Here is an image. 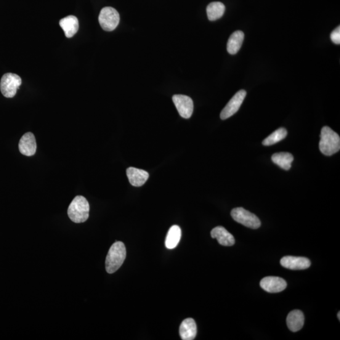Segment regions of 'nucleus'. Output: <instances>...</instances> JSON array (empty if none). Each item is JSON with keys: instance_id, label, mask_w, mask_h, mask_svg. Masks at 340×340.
<instances>
[{"instance_id": "nucleus-1", "label": "nucleus", "mask_w": 340, "mask_h": 340, "mask_svg": "<svg viewBox=\"0 0 340 340\" xmlns=\"http://www.w3.org/2000/svg\"><path fill=\"white\" fill-rule=\"evenodd\" d=\"M320 150L325 156H332L340 150L339 135L328 126L323 127L320 134Z\"/></svg>"}, {"instance_id": "nucleus-2", "label": "nucleus", "mask_w": 340, "mask_h": 340, "mask_svg": "<svg viewBox=\"0 0 340 340\" xmlns=\"http://www.w3.org/2000/svg\"><path fill=\"white\" fill-rule=\"evenodd\" d=\"M126 258V248L121 241H116L110 247L106 258L105 268L108 273H114L122 266Z\"/></svg>"}, {"instance_id": "nucleus-3", "label": "nucleus", "mask_w": 340, "mask_h": 340, "mask_svg": "<svg viewBox=\"0 0 340 340\" xmlns=\"http://www.w3.org/2000/svg\"><path fill=\"white\" fill-rule=\"evenodd\" d=\"M90 206L89 202L83 196H76L68 209L70 219L75 223L84 222L89 217Z\"/></svg>"}, {"instance_id": "nucleus-4", "label": "nucleus", "mask_w": 340, "mask_h": 340, "mask_svg": "<svg viewBox=\"0 0 340 340\" xmlns=\"http://www.w3.org/2000/svg\"><path fill=\"white\" fill-rule=\"evenodd\" d=\"M231 215L235 221L251 229H258L261 225V221L256 215L242 207L233 209Z\"/></svg>"}, {"instance_id": "nucleus-5", "label": "nucleus", "mask_w": 340, "mask_h": 340, "mask_svg": "<svg viewBox=\"0 0 340 340\" xmlns=\"http://www.w3.org/2000/svg\"><path fill=\"white\" fill-rule=\"evenodd\" d=\"M22 84V79L17 74L6 73L2 76L0 82V90L4 97L13 98L17 94V90Z\"/></svg>"}, {"instance_id": "nucleus-6", "label": "nucleus", "mask_w": 340, "mask_h": 340, "mask_svg": "<svg viewBox=\"0 0 340 340\" xmlns=\"http://www.w3.org/2000/svg\"><path fill=\"white\" fill-rule=\"evenodd\" d=\"M100 25L105 31L115 30L120 22V15L112 7H104L101 10L98 17Z\"/></svg>"}, {"instance_id": "nucleus-7", "label": "nucleus", "mask_w": 340, "mask_h": 340, "mask_svg": "<svg viewBox=\"0 0 340 340\" xmlns=\"http://www.w3.org/2000/svg\"><path fill=\"white\" fill-rule=\"evenodd\" d=\"M246 95V92L244 90H241L236 93L230 100V102L227 103L225 107L223 108L221 113H220V119L222 120H225V119L231 118L234 114L237 112L241 105H242Z\"/></svg>"}, {"instance_id": "nucleus-8", "label": "nucleus", "mask_w": 340, "mask_h": 340, "mask_svg": "<svg viewBox=\"0 0 340 340\" xmlns=\"http://www.w3.org/2000/svg\"><path fill=\"white\" fill-rule=\"evenodd\" d=\"M172 99L180 116L184 119L190 118L193 111L192 98L186 95H175Z\"/></svg>"}, {"instance_id": "nucleus-9", "label": "nucleus", "mask_w": 340, "mask_h": 340, "mask_svg": "<svg viewBox=\"0 0 340 340\" xmlns=\"http://www.w3.org/2000/svg\"><path fill=\"white\" fill-rule=\"evenodd\" d=\"M286 281L278 277H266L260 281V287L269 293H277L285 290L287 288Z\"/></svg>"}, {"instance_id": "nucleus-10", "label": "nucleus", "mask_w": 340, "mask_h": 340, "mask_svg": "<svg viewBox=\"0 0 340 340\" xmlns=\"http://www.w3.org/2000/svg\"><path fill=\"white\" fill-rule=\"evenodd\" d=\"M280 264L288 269L304 270L310 266V262L304 257L286 256L280 260Z\"/></svg>"}, {"instance_id": "nucleus-11", "label": "nucleus", "mask_w": 340, "mask_h": 340, "mask_svg": "<svg viewBox=\"0 0 340 340\" xmlns=\"http://www.w3.org/2000/svg\"><path fill=\"white\" fill-rule=\"evenodd\" d=\"M18 148L23 155L32 156L35 155L37 144L34 135L31 132H27L23 135L20 140Z\"/></svg>"}, {"instance_id": "nucleus-12", "label": "nucleus", "mask_w": 340, "mask_h": 340, "mask_svg": "<svg viewBox=\"0 0 340 340\" xmlns=\"http://www.w3.org/2000/svg\"><path fill=\"white\" fill-rule=\"evenodd\" d=\"M127 176L129 183L134 187H141L147 182L149 174L145 170L130 167L127 169Z\"/></svg>"}, {"instance_id": "nucleus-13", "label": "nucleus", "mask_w": 340, "mask_h": 340, "mask_svg": "<svg viewBox=\"0 0 340 340\" xmlns=\"http://www.w3.org/2000/svg\"><path fill=\"white\" fill-rule=\"evenodd\" d=\"M212 238L216 239L220 244L224 246H231L235 243L234 236L222 226H217L211 231Z\"/></svg>"}, {"instance_id": "nucleus-14", "label": "nucleus", "mask_w": 340, "mask_h": 340, "mask_svg": "<svg viewBox=\"0 0 340 340\" xmlns=\"http://www.w3.org/2000/svg\"><path fill=\"white\" fill-rule=\"evenodd\" d=\"M179 332L182 339H194L197 333V328L194 320L192 318L186 319L180 325Z\"/></svg>"}, {"instance_id": "nucleus-15", "label": "nucleus", "mask_w": 340, "mask_h": 340, "mask_svg": "<svg viewBox=\"0 0 340 340\" xmlns=\"http://www.w3.org/2000/svg\"><path fill=\"white\" fill-rule=\"evenodd\" d=\"M60 25L68 38L73 37L78 31L79 22L75 16L70 15L60 21Z\"/></svg>"}, {"instance_id": "nucleus-16", "label": "nucleus", "mask_w": 340, "mask_h": 340, "mask_svg": "<svg viewBox=\"0 0 340 340\" xmlns=\"http://www.w3.org/2000/svg\"><path fill=\"white\" fill-rule=\"evenodd\" d=\"M304 316L301 310H292L287 317V325L292 332H297L303 327Z\"/></svg>"}, {"instance_id": "nucleus-17", "label": "nucleus", "mask_w": 340, "mask_h": 340, "mask_svg": "<svg viewBox=\"0 0 340 340\" xmlns=\"http://www.w3.org/2000/svg\"><path fill=\"white\" fill-rule=\"evenodd\" d=\"M244 38L242 31H238L231 34L227 44V50L230 54H236L241 49Z\"/></svg>"}, {"instance_id": "nucleus-18", "label": "nucleus", "mask_w": 340, "mask_h": 340, "mask_svg": "<svg viewBox=\"0 0 340 340\" xmlns=\"http://www.w3.org/2000/svg\"><path fill=\"white\" fill-rule=\"evenodd\" d=\"M182 236V231L179 225H174L169 228L165 240V246L168 249H174L179 244Z\"/></svg>"}, {"instance_id": "nucleus-19", "label": "nucleus", "mask_w": 340, "mask_h": 340, "mask_svg": "<svg viewBox=\"0 0 340 340\" xmlns=\"http://www.w3.org/2000/svg\"><path fill=\"white\" fill-rule=\"evenodd\" d=\"M272 160L273 163L280 166L281 168L289 170L291 168L294 157L292 154L289 153H278L272 155Z\"/></svg>"}, {"instance_id": "nucleus-20", "label": "nucleus", "mask_w": 340, "mask_h": 340, "mask_svg": "<svg viewBox=\"0 0 340 340\" xmlns=\"http://www.w3.org/2000/svg\"><path fill=\"white\" fill-rule=\"evenodd\" d=\"M224 5L221 2H212L207 7V14L209 20L215 21L219 19L225 12Z\"/></svg>"}, {"instance_id": "nucleus-21", "label": "nucleus", "mask_w": 340, "mask_h": 340, "mask_svg": "<svg viewBox=\"0 0 340 340\" xmlns=\"http://www.w3.org/2000/svg\"><path fill=\"white\" fill-rule=\"evenodd\" d=\"M287 135H288V131H287L285 128L281 127V128L276 130L269 136H268L266 139H265L264 141L262 142V144L265 146L275 145L276 143L285 139Z\"/></svg>"}, {"instance_id": "nucleus-22", "label": "nucleus", "mask_w": 340, "mask_h": 340, "mask_svg": "<svg viewBox=\"0 0 340 340\" xmlns=\"http://www.w3.org/2000/svg\"><path fill=\"white\" fill-rule=\"evenodd\" d=\"M331 40L333 43L339 45L340 44V26H338L331 34Z\"/></svg>"}, {"instance_id": "nucleus-23", "label": "nucleus", "mask_w": 340, "mask_h": 340, "mask_svg": "<svg viewBox=\"0 0 340 340\" xmlns=\"http://www.w3.org/2000/svg\"><path fill=\"white\" fill-rule=\"evenodd\" d=\"M338 320H340V312L338 313Z\"/></svg>"}]
</instances>
